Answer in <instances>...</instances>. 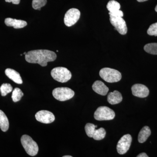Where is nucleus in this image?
Returning <instances> with one entry per match:
<instances>
[{
  "label": "nucleus",
  "instance_id": "cd10ccee",
  "mask_svg": "<svg viewBox=\"0 0 157 157\" xmlns=\"http://www.w3.org/2000/svg\"><path fill=\"white\" fill-rule=\"evenodd\" d=\"M148 156L145 153L143 152L137 156V157H148Z\"/></svg>",
  "mask_w": 157,
  "mask_h": 157
},
{
  "label": "nucleus",
  "instance_id": "bb28decb",
  "mask_svg": "<svg viewBox=\"0 0 157 157\" xmlns=\"http://www.w3.org/2000/svg\"><path fill=\"white\" fill-rule=\"evenodd\" d=\"M7 2H12L14 5H18L20 2V0H5Z\"/></svg>",
  "mask_w": 157,
  "mask_h": 157
},
{
  "label": "nucleus",
  "instance_id": "2f4dec72",
  "mask_svg": "<svg viewBox=\"0 0 157 157\" xmlns=\"http://www.w3.org/2000/svg\"><path fill=\"white\" fill-rule=\"evenodd\" d=\"M26 53H27V52H24V53H23V55H25L26 54Z\"/></svg>",
  "mask_w": 157,
  "mask_h": 157
},
{
  "label": "nucleus",
  "instance_id": "9b49d317",
  "mask_svg": "<svg viewBox=\"0 0 157 157\" xmlns=\"http://www.w3.org/2000/svg\"><path fill=\"white\" fill-rule=\"evenodd\" d=\"M132 94L140 98H146L148 96L149 90L145 85L141 84H135L132 87Z\"/></svg>",
  "mask_w": 157,
  "mask_h": 157
},
{
  "label": "nucleus",
  "instance_id": "412c9836",
  "mask_svg": "<svg viewBox=\"0 0 157 157\" xmlns=\"http://www.w3.org/2000/svg\"><path fill=\"white\" fill-rule=\"evenodd\" d=\"M107 8L109 12H112V11L120 10L121 8V5L117 1L111 0V1H109L107 3Z\"/></svg>",
  "mask_w": 157,
  "mask_h": 157
},
{
  "label": "nucleus",
  "instance_id": "6ab92c4d",
  "mask_svg": "<svg viewBox=\"0 0 157 157\" xmlns=\"http://www.w3.org/2000/svg\"><path fill=\"white\" fill-rule=\"evenodd\" d=\"M144 50L147 53L157 55V43H151L146 44L144 46Z\"/></svg>",
  "mask_w": 157,
  "mask_h": 157
},
{
  "label": "nucleus",
  "instance_id": "ddd939ff",
  "mask_svg": "<svg viewBox=\"0 0 157 157\" xmlns=\"http://www.w3.org/2000/svg\"><path fill=\"white\" fill-rule=\"evenodd\" d=\"M5 22L6 25L13 27L15 29L23 28L27 25V23L25 21L13 19L10 17L6 18Z\"/></svg>",
  "mask_w": 157,
  "mask_h": 157
},
{
  "label": "nucleus",
  "instance_id": "f257e3e1",
  "mask_svg": "<svg viewBox=\"0 0 157 157\" xmlns=\"http://www.w3.org/2000/svg\"><path fill=\"white\" fill-rule=\"evenodd\" d=\"M56 57L55 52L46 49L30 51L25 55L27 62L31 63L39 64L42 67H46L48 62L54 61Z\"/></svg>",
  "mask_w": 157,
  "mask_h": 157
},
{
  "label": "nucleus",
  "instance_id": "0eeeda50",
  "mask_svg": "<svg viewBox=\"0 0 157 157\" xmlns=\"http://www.w3.org/2000/svg\"><path fill=\"white\" fill-rule=\"evenodd\" d=\"M80 16V12L78 9L74 8L69 9L65 15L64 21L65 25L68 27L74 25L79 19Z\"/></svg>",
  "mask_w": 157,
  "mask_h": 157
},
{
  "label": "nucleus",
  "instance_id": "39448f33",
  "mask_svg": "<svg viewBox=\"0 0 157 157\" xmlns=\"http://www.w3.org/2000/svg\"><path fill=\"white\" fill-rule=\"evenodd\" d=\"M115 116L114 111L106 106L98 107L94 114V118L98 121L111 120L114 119Z\"/></svg>",
  "mask_w": 157,
  "mask_h": 157
},
{
  "label": "nucleus",
  "instance_id": "dca6fc26",
  "mask_svg": "<svg viewBox=\"0 0 157 157\" xmlns=\"http://www.w3.org/2000/svg\"><path fill=\"white\" fill-rule=\"evenodd\" d=\"M151 135V131L148 126H144L141 129L138 136V140L139 143H143L145 142L148 137Z\"/></svg>",
  "mask_w": 157,
  "mask_h": 157
},
{
  "label": "nucleus",
  "instance_id": "c85d7f7f",
  "mask_svg": "<svg viewBox=\"0 0 157 157\" xmlns=\"http://www.w3.org/2000/svg\"><path fill=\"white\" fill-rule=\"evenodd\" d=\"M147 1V0H137V2H145V1Z\"/></svg>",
  "mask_w": 157,
  "mask_h": 157
},
{
  "label": "nucleus",
  "instance_id": "473e14b6",
  "mask_svg": "<svg viewBox=\"0 0 157 157\" xmlns=\"http://www.w3.org/2000/svg\"><path fill=\"white\" fill-rule=\"evenodd\" d=\"M56 52H59V51L58 50H57Z\"/></svg>",
  "mask_w": 157,
  "mask_h": 157
},
{
  "label": "nucleus",
  "instance_id": "b1692460",
  "mask_svg": "<svg viewBox=\"0 0 157 157\" xmlns=\"http://www.w3.org/2000/svg\"><path fill=\"white\" fill-rule=\"evenodd\" d=\"M47 3V0H33L32 6L35 10H41V8L44 7Z\"/></svg>",
  "mask_w": 157,
  "mask_h": 157
},
{
  "label": "nucleus",
  "instance_id": "423d86ee",
  "mask_svg": "<svg viewBox=\"0 0 157 157\" xmlns=\"http://www.w3.org/2000/svg\"><path fill=\"white\" fill-rule=\"evenodd\" d=\"M75 94L74 91L68 87H58L52 91L54 98L58 101H64L70 100Z\"/></svg>",
  "mask_w": 157,
  "mask_h": 157
},
{
  "label": "nucleus",
  "instance_id": "7ed1b4c3",
  "mask_svg": "<svg viewBox=\"0 0 157 157\" xmlns=\"http://www.w3.org/2000/svg\"><path fill=\"white\" fill-rule=\"evenodd\" d=\"M21 143L28 154L34 156L38 154L39 147L36 141L28 135H23L21 139Z\"/></svg>",
  "mask_w": 157,
  "mask_h": 157
},
{
  "label": "nucleus",
  "instance_id": "1a4fd4ad",
  "mask_svg": "<svg viewBox=\"0 0 157 157\" xmlns=\"http://www.w3.org/2000/svg\"><path fill=\"white\" fill-rule=\"evenodd\" d=\"M109 21L120 34L124 35L128 32L126 23L122 17H117L109 15Z\"/></svg>",
  "mask_w": 157,
  "mask_h": 157
},
{
  "label": "nucleus",
  "instance_id": "f03ea898",
  "mask_svg": "<svg viewBox=\"0 0 157 157\" xmlns=\"http://www.w3.org/2000/svg\"><path fill=\"white\" fill-rule=\"evenodd\" d=\"M100 76L107 82L113 83L119 81L121 78V74L117 70L109 68H104L100 70Z\"/></svg>",
  "mask_w": 157,
  "mask_h": 157
},
{
  "label": "nucleus",
  "instance_id": "4468645a",
  "mask_svg": "<svg viewBox=\"0 0 157 157\" xmlns=\"http://www.w3.org/2000/svg\"><path fill=\"white\" fill-rule=\"evenodd\" d=\"M6 76L17 84H22L23 81L18 72L13 69L8 68L5 71Z\"/></svg>",
  "mask_w": 157,
  "mask_h": 157
},
{
  "label": "nucleus",
  "instance_id": "393cba45",
  "mask_svg": "<svg viewBox=\"0 0 157 157\" xmlns=\"http://www.w3.org/2000/svg\"><path fill=\"white\" fill-rule=\"evenodd\" d=\"M147 33L150 36H157V22L150 26L147 31Z\"/></svg>",
  "mask_w": 157,
  "mask_h": 157
},
{
  "label": "nucleus",
  "instance_id": "a878e982",
  "mask_svg": "<svg viewBox=\"0 0 157 157\" xmlns=\"http://www.w3.org/2000/svg\"><path fill=\"white\" fill-rule=\"evenodd\" d=\"M109 15L114 17H123L124 16L123 12L120 10L109 12Z\"/></svg>",
  "mask_w": 157,
  "mask_h": 157
},
{
  "label": "nucleus",
  "instance_id": "f8f14e48",
  "mask_svg": "<svg viewBox=\"0 0 157 157\" xmlns=\"http://www.w3.org/2000/svg\"><path fill=\"white\" fill-rule=\"evenodd\" d=\"M92 88L94 91L102 96L106 95L109 91V88L104 82L100 80H97L94 82Z\"/></svg>",
  "mask_w": 157,
  "mask_h": 157
},
{
  "label": "nucleus",
  "instance_id": "f3484780",
  "mask_svg": "<svg viewBox=\"0 0 157 157\" xmlns=\"http://www.w3.org/2000/svg\"><path fill=\"white\" fill-rule=\"evenodd\" d=\"M9 121L8 117L3 111L0 109V128L4 132H6L9 128Z\"/></svg>",
  "mask_w": 157,
  "mask_h": 157
},
{
  "label": "nucleus",
  "instance_id": "7c9ffc66",
  "mask_svg": "<svg viewBox=\"0 0 157 157\" xmlns=\"http://www.w3.org/2000/svg\"><path fill=\"white\" fill-rule=\"evenodd\" d=\"M155 11L157 12V5L156 6L155 8Z\"/></svg>",
  "mask_w": 157,
  "mask_h": 157
},
{
  "label": "nucleus",
  "instance_id": "2eb2a0df",
  "mask_svg": "<svg viewBox=\"0 0 157 157\" xmlns=\"http://www.w3.org/2000/svg\"><path fill=\"white\" fill-rule=\"evenodd\" d=\"M123 98L121 94L117 90H114L113 92H110L107 96V101L112 105L121 103L122 101Z\"/></svg>",
  "mask_w": 157,
  "mask_h": 157
},
{
  "label": "nucleus",
  "instance_id": "c756f323",
  "mask_svg": "<svg viewBox=\"0 0 157 157\" xmlns=\"http://www.w3.org/2000/svg\"><path fill=\"white\" fill-rule=\"evenodd\" d=\"M63 157H72V156H71L70 155H66L64 156Z\"/></svg>",
  "mask_w": 157,
  "mask_h": 157
},
{
  "label": "nucleus",
  "instance_id": "a211bd4d",
  "mask_svg": "<svg viewBox=\"0 0 157 157\" xmlns=\"http://www.w3.org/2000/svg\"><path fill=\"white\" fill-rule=\"evenodd\" d=\"M106 134V131L104 128H101L98 129H96L93 138L95 140H101L105 137Z\"/></svg>",
  "mask_w": 157,
  "mask_h": 157
},
{
  "label": "nucleus",
  "instance_id": "5701e85b",
  "mask_svg": "<svg viewBox=\"0 0 157 157\" xmlns=\"http://www.w3.org/2000/svg\"><path fill=\"white\" fill-rule=\"evenodd\" d=\"M86 133L89 137H93L95 131V125L94 124L87 123L85 127Z\"/></svg>",
  "mask_w": 157,
  "mask_h": 157
},
{
  "label": "nucleus",
  "instance_id": "6e6552de",
  "mask_svg": "<svg viewBox=\"0 0 157 157\" xmlns=\"http://www.w3.org/2000/svg\"><path fill=\"white\" fill-rule=\"evenodd\" d=\"M132 137L129 134L124 135L118 142L117 150L119 154L124 155L128 151L132 142Z\"/></svg>",
  "mask_w": 157,
  "mask_h": 157
},
{
  "label": "nucleus",
  "instance_id": "9d476101",
  "mask_svg": "<svg viewBox=\"0 0 157 157\" xmlns=\"http://www.w3.org/2000/svg\"><path fill=\"white\" fill-rule=\"evenodd\" d=\"M37 121L44 124H50L55 120L53 113L48 110H40L35 115Z\"/></svg>",
  "mask_w": 157,
  "mask_h": 157
},
{
  "label": "nucleus",
  "instance_id": "aec40b11",
  "mask_svg": "<svg viewBox=\"0 0 157 157\" xmlns=\"http://www.w3.org/2000/svg\"><path fill=\"white\" fill-rule=\"evenodd\" d=\"M23 95L24 94L21 90L18 88H15L12 92L11 98L13 102H17L20 101Z\"/></svg>",
  "mask_w": 157,
  "mask_h": 157
},
{
  "label": "nucleus",
  "instance_id": "4be33fe9",
  "mask_svg": "<svg viewBox=\"0 0 157 157\" xmlns=\"http://www.w3.org/2000/svg\"><path fill=\"white\" fill-rule=\"evenodd\" d=\"M13 90L11 85L9 83H3L0 87V91L2 96H6Z\"/></svg>",
  "mask_w": 157,
  "mask_h": 157
},
{
  "label": "nucleus",
  "instance_id": "20e7f679",
  "mask_svg": "<svg viewBox=\"0 0 157 157\" xmlns=\"http://www.w3.org/2000/svg\"><path fill=\"white\" fill-rule=\"evenodd\" d=\"M52 78L59 82H67L71 79L72 74L70 70L63 67H58L52 69L51 73Z\"/></svg>",
  "mask_w": 157,
  "mask_h": 157
}]
</instances>
